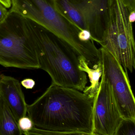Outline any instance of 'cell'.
Segmentation results:
<instances>
[{
	"instance_id": "obj_1",
	"label": "cell",
	"mask_w": 135,
	"mask_h": 135,
	"mask_svg": "<svg viewBox=\"0 0 135 135\" xmlns=\"http://www.w3.org/2000/svg\"><path fill=\"white\" fill-rule=\"evenodd\" d=\"M94 98L52 83L28 105V117L38 129L52 132L93 133Z\"/></svg>"
},
{
	"instance_id": "obj_2",
	"label": "cell",
	"mask_w": 135,
	"mask_h": 135,
	"mask_svg": "<svg viewBox=\"0 0 135 135\" xmlns=\"http://www.w3.org/2000/svg\"><path fill=\"white\" fill-rule=\"evenodd\" d=\"M28 20L39 68L49 75L52 83L82 92L88 79L78 68L79 55L66 41Z\"/></svg>"
},
{
	"instance_id": "obj_3",
	"label": "cell",
	"mask_w": 135,
	"mask_h": 135,
	"mask_svg": "<svg viewBox=\"0 0 135 135\" xmlns=\"http://www.w3.org/2000/svg\"><path fill=\"white\" fill-rule=\"evenodd\" d=\"M10 12L29 19L51 32L68 44L88 63L98 57L99 49L92 40L80 38L81 29L58 9L55 0H10Z\"/></svg>"
},
{
	"instance_id": "obj_4",
	"label": "cell",
	"mask_w": 135,
	"mask_h": 135,
	"mask_svg": "<svg viewBox=\"0 0 135 135\" xmlns=\"http://www.w3.org/2000/svg\"><path fill=\"white\" fill-rule=\"evenodd\" d=\"M0 65L39 69L28 20L10 11L6 20L0 24Z\"/></svg>"
},
{
	"instance_id": "obj_5",
	"label": "cell",
	"mask_w": 135,
	"mask_h": 135,
	"mask_svg": "<svg viewBox=\"0 0 135 135\" xmlns=\"http://www.w3.org/2000/svg\"><path fill=\"white\" fill-rule=\"evenodd\" d=\"M101 47L111 53L131 73L135 68V42L130 12L122 0H113L111 14Z\"/></svg>"
},
{
	"instance_id": "obj_6",
	"label": "cell",
	"mask_w": 135,
	"mask_h": 135,
	"mask_svg": "<svg viewBox=\"0 0 135 135\" xmlns=\"http://www.w3.org/2000/svg\"><path fill=\"white\" fill-rule=\"evenodd\" d=\"M113 0H55L58 10L100 44L110 18Z\"/></svg>"
},
{
	"instance_id": "obj_7",
	"label": "cell",
	"mask_w": 135,
	"mask_h": 135,
	"mask_svg": "<svg viewBox=\"0 0 135 135\" xmlns=\"http://www.w3.org/2000/svg\"><path fill=\"white\" fill-rule=\"evenodd\" d=\"M102 74L111 86L117 105L123 119H135V99L128 72L107 50L99 49Z\"/></svg>"
},
{
	"instance_id": "obj_8",
	"label": "cell",
	"mask_w": 135,
	"mask_h": 135,
	"mask_svg": "<svg viewBox=\"0 0 135 135\" xmlns=\"http://www.w3.org/2000/svg\"><path fill=\"white\" fill-rule=\"evenodd\" d=\"M100 88L94 98L93 133L114 135L123 119L118 109L111 88L102 75Z\"/></svg>"
},
{
	"instance_id": "obj_9",
	"label": "cell",
	"mask_w": 135,
	"mask_h": 135,
	"mask_svg": "<svg viewBox=\"0 0 135 135\" xmlns=\"http://www.w3.org/2000/svg\"><path fill=\"white\" fill-rule=\"evenodd\" d=\"M0 97L8 105L17 120L27 116L28 104L19 80L0 75Z\"/></svg>"
},
{
	"instance_id": "obj_10",
	"label": "cell",
	"mask_w": 135,
	"mask_h": 135,
	"mask_svg": "<svg viewBox=\"0 0 135 135\" xmlns=\"http://www.w3.org/2000/svg\"><path fill=\"white\" fill-rule=\"evenodd\" d=\"M0 135H23L18 120L5 102L0 97Z\"/></svg>"
},
{
	"instance_id": "obj_11",
	"label": "cell",
	"mask_w": 135,
	"mask_h": 135,
	"mask_svg": "<svg viewBox=\"0 0 135 135\" xmlns=\"http://www.w3.org/2000/svg\"><path fill=\"white\" fill-rule=\"evenodd\" d=\"M78 60L79 69L86 74H87L90 82V85L86 86L82 92L90 97L94 98L99 90L100 84L99 81L102 74L101 62L99 63L96 68H91L89 66L88 62L82 56H79Z\"/></svg>"
},
{
	"instance_id": "obj_12",
	"label": "cell",
	"mask_w": 135,
	"mask_h": 135,
	"mask_svg": "<svg viewBox=\"0 0 135 135\" xmlns=\"http://www.w3.org/2000/svg\"><path fill=\"white\" fill-rule=\"evenodd\" d=\"M114 135H135V119H123Z\"/></svg>"
},
{
	"instance_id": "obj_13",
	"label": "cell",
	"mask_w": 135,
	"mask_h": 135,
	"mask_svg": "<svg viewBox=\"0 0 135 135\" xmlns=\"http://www.w3.org/2000/svg\"><path fill=\"white\" fill-rule=\"evenodd\" d=\"M24 135H97L93 133H88L85 132H52L43 131L33 127L31 130L27 132Z\"/></svg>"
},
{
	"instance_id": "obj_14",
	"label": "cell",
	"mask_w": 135,
	"mask_h": 135,
	"mask_svg": "<svg viewBox=\"0 0 135 135\" xmlns=\"http://www.w3.org/2000/svg\"><path fill=\"white\" fill-rule=\"evenodd\" d=\"M18 125L20 130L24 135L30 131L34 127L32 120L27 116L21 117L18 120Z\"/></svg>"
},
{
	"instance_id": "obj_15",
	"label": "cell",
	"mask_w": 135,
	"mask_h": 135,
	"mask_svg": "<svg viewBox=\"0 0 135 135\" xmlns=\"http://www.w3.org/2000/svg\"><path fill=\"white\" fill-rule=\"evenodd\" d=\"M9 10L0 2V24L3 23L8 17Z\"/></svg>"
},
{
	"instance_id": "obj_16",
	"label": "cell",
	"mask_w": 135,
	"mask_h": 135,
	"mask_svg": "<svg viewBox=\"0 0 135 135\" xmlns=\"http://www.w3.org/2000/svg\"><path fill=\"white\" fill-rule=\"evenodd\" d=\"M21 84L27 89H32L35 85V81L32 79L26 78L21 82Z\"/></svg>"
},
{
	"instance_id": "obj_17",
	"label": "cell",
	"mask_w": 135,
	"mask_h": 135,
	"mask_svg": "<svg viewBox=\"0 0 135 135\" xmlns=\"http://www.w3.org/2000/svg\"><path fill=\"white\" fill-rule=\"evenodd\" d=\"M130 13L135 12V0H122Z\"/></svg>"
},
{
	"instance_id": "obj_18",
	"label": "cell",
	"mask_w": 135,
	"mask_h": 135,
	"mask_svg": "<svg viewBox=\"0 0 135 135\" xmlns=\"http://www.w3.org/2000/svg\"><path fill=\"white\" fill-rule=\"evenodd\" d=\"M0 2L4 5L7 8H10L11 7V3L10 0H0Z\"/></svg>"
}]
</instances>
